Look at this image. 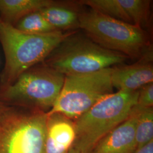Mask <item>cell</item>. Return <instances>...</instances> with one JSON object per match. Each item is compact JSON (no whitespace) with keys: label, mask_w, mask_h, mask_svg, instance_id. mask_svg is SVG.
I'll use <instances>...</instances> for the list:
<instances>
[{"label":"cell","mask_w":153,"mask_h":153,"mask_svg":"<svg viewBox=\"0 0 153 153\" xmlns=\"http://www.w3.org/2000/svg\"><path fill=\"white\" fill-rule=\"evenodd\" d=\"M73 31L30 34L20 31L0 18V43L5 59L0 74V86L11 84L23 72L43 62Z\"/></svg>","instance_id":"cell-1"},{"label":"cell","mask_w":153,"mask_h":153,"mask_svg":"<svg viewBox=\"0 0 153 153\" xmlns=\"http://www.w3.org/2000/svg\"><path fill=\"white\" fill-rule=\"evenodd\" d=\"M138 90L118 91L103 97L74 121L76 139L73 147L90 153L95 145L129 117L137 103Z\"/></svg>","instance_id":"cell-2"},{"label":"cell","mask_w":153,"mask_h":153,"mask_svg":"<svg viewBox=\"0 0 153 153\" xmlns=\"http://www.w3.org/2000/svg\"><path fill=\"white\" fill-rule=\"evenodd\" d=\"M128 57L105 49L85 33L74 31L43 61L66 76L90 73L124 63Z\"/></svg>","instance_id":"cell-3"},{"label":"cell","mask_w":153,"mask_h":153,"mask_svg":"<svg viewBox=\"0 0 153 153\" xmlns=\"http://www.w3.org/2000/svg\"><path fill=\"white\" fill-rule=\"evenodd\" d=\"M65 76L42 62L23 72L11 84L0 86V102L47 113L58 98Z\"/></svg>","instance_id":"cell-4"},{"label":"cell","mask_w":153,"mask_h":153,"mask_svg":"<svg viewBox=\"0 0 153 153\" xmlns=\"http://www.w3.org/2000/svg\"><path fill=\"white\" fill-rule=\"evenodd\" d=\"M79 28L94 42L108 49L139 59L150 48L146 31L93 9L79 14Z\"/></svg>","instance_id":"cell-5"},{"label":"cell","mask_w":153,"mask_h":153,"mask_svg":"<svg viewBox=\"0 0 153 153\" xmlns=\"http://www.w3.org/2000/svg\"><path fill=\"white\" fill-rule=\"evenodd\" d=\"M47 113L7 105L0 112V153H45Z\"/></svg>","instance_id":"cell-6"},{"label":"cell","mask_w":153,"mask_h":153,"mask_svg":"<svg viewBox=\"0 0 153 153\" xmlns=\"http://www.w3.org/2000/svg\"><path fill=\"white\" fill-rule=\"evenodd\" d=\"M113 68L66 76L60 93L47 115L60 114L71 120L78 119L99 100L114 93Z\"/></svg>","instance_id":"cell-7"},{"label":"cell","mask_w":153,"mask_h":153,"mask_svg":"<svg viewBox=\"0 0 153 153\" xmlns=\"http://www.w3.org/2000/svg\"><path fill=\"white\" fill-rule=\"evenodd\" d=\"M79 4L119 21L143 28L150 14V1L82 0Z\"/></svg>","instance_id":"cell-8"},{"label":"cell","mask_w":153,"mask_h":153,"mask_svg":"<svg viewBox=\"0 0 153 153\" xmlns=\"http://www.w3.org/2000/svg\"><path fill=\"white\" fill-rule=\"evenodd\" d=\"M111 80L113 87L118 91H136L153 82L152 51L149 50L133 64L114 66Z\"/></svg>","instance_id":"cell-9"},{"label":"cell","mask_w":153,"mask_h":153,"mask_svg":"<svg viewBox=\"0 0 153 153\" xmlns=\"http://www.w3.org/2000/svg\"><path fill=\"white\" fill-rule=\"evenodd\" d=\"M137 114L131 109L126 120L103 137L90 153H134Z\"/></svg>","instance_id":"cell-10"},{"label":"cell","mask_w":153,"mask_h":153,"mask_svg":"<svg viewBox=\"0 0 153 153\" xmlns=\"http://www.w3.org/2000/svg\"><path fill=\"white\" fill-rule=\"evenodd\" d=\"M47 115L45 153H68L76 139L74 123L60 114Z\"/></svg>","instance_id":"cell-11"},{"label":"cell","mask_w":153,"mask_h":153,"mask_svg":"<svg viewBox=\"0 0 153 153\" xmlns=\"http://www.w3.org/2000/svg\"><path fill=\"white\" fill-rule=\"evenodd\" d=\"M53 2L51 0H0V18L13 26L23 17Z\"/></svg>","instance_id":"cell-12"},{"label":"cell","mask_w":153,"mask_h":153,"mask_svg":"<svg viewBox=\"0 0 153 153\" xmlns=\"http://www.w3.org/2000/svg\"><path fill=\"white\" fill-rule=\"evenodd\" d=\"M57 31H76L79 28V12L69 6L54 2L39 10Z\"/></svg>","instance_id":"cell-13"},{"label":"cell","mask_w":153,"mask_h":153,"mask_svg":"<svg viewBox=\"0 0 153 153\" xmlns=\"http://www.w3.org/2000/svg\"><path fill=\"white\" fill-rule=\"evenodd\" d=\"M132 109L137 114L135 137L138 149L153 141V108Z\"/></svg>","instance_id":"cell-14"},{"label":"cell","mask_w":153,"mask_h":153,"mask_svg":"<svg viewBox=\"0 0 153 153\" xmlns=\"http://www.w3.org/2000/svg\"><path fill=\"white\" fill-rule=\"evenodd\" d=\"M13 26L20 31L30 34H47L59 31L49 24L39 11L23 17Z\"/></svg>","instance_id":"cell-15"},{"label":"cell","mask_w":153,"mask_h":153,"mask_svg":"<svg viewBox=\"0 0 153 153\" xmlns=\"http://www.w3.org/2000/svg\"><path fill=\"white\" fill-rule=\"evenodd\" d=\"M153 83H150L138 90L137 103L134 106L138 109L153 108Z\"/></svg>","instance_id":"cell-16"},{"label":"cell","mask_w":153,"mask_h":153,"mask_svg":"<svg viewBox=\"0 0 153 153\" xmlns=\"http://www.w3.org/2000/svg\"><path fill=\"white\" fill-rule=\"evenodd\" d=\"M134 153H153V141L142 148L137 149Z\"/></svg>","instance_id":"cell-17"},{"label":"cell","mask_w":153,"mask_h":153,"mask_svg":"<svg viewBox=\"0 0 153 153\" xmlns=\"http://www.w3.org/2000/svg\"><path fill=\"white\" fill-rule=\"evenodd\" d=\"M6 106H7L6 105L4 104V103H1V102H0V112H1V111H2L4 108H5L6 107Z\"/></svg>","instance_id":"cell-18"},{"label":"cell","mask_w":153,"mask_h":153,"mask_svg":"<svg viewBox=\"0 0 153 153\" xmlns=\"http://www.w3.org/2000/svg\"><path fill=\"white\" fill-rule=\"evenodd\" d=\"M68 153H79L78 152H77L76 150H75L73 148H71V149L69 150V152Z\"/></svg>","instance_id":"cell-19"}]
</instances>
